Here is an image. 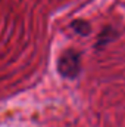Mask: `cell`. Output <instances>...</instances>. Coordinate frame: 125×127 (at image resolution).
<instances>
[{
  "label": "cell",
  "instance_id": "6da1fadb",
  "mask_svg": "<svg viewBox=\"0 0 125 127\" xmlns=\"http://www.w3.org/2000/svg\"><path fill=\"white\" fill-rule=\"evenodd\" d=\"M59 72L66 78H74L80 74L81 71V58L77 50H66L61 56L59 64H58Z\"/></svg>",
  "mask_w": 125,
  "mask_h": 127
},
{
  "label": "cell",
  "instance_id": "7a4b0ae2",
  "mask_svg": "<svg viewBox=\"0 0 125 127\" xmlns=\"http://www.w3.org/2000/svg\"><path fill=\"white\" fill-rule=\"evenodd\" d=\"M72 28L78 32V34H81V35H87L90 32V25L85 21H75L72 24Z\"/></svg>",
  "mask_w": 125,
  "mask_h": 127
}]
</instances>
